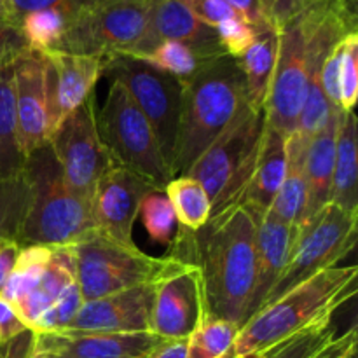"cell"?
I'll list each match as a JSON object with an SVG mask.
<instances>
[{
    "label": "cell",
    "mask_w": 358,
    "mask_h": 358,
    "mask_svg": "<svg viewBox=\"0 0 358 358\" xmlns=\"http://www.w3.org/2000/svg\"><path fill=\"white\" fill-rule=\"evenodd\" d=\"M257 219L243 206H231L198 231H177L171 257L198 266L205 289L206 318L236 324L247 320L257 275Z\"/></svg>",
    "instance_id": "cell-1"
},
{
    "label": "cell",
    "mask_w": 358,
    "mask_h": 358,
    "mask_svg": "<svg viewBox=\"0 0 358 358\" xmlns=\"http://www.w3.org/2000/svg\"><path fill=\"white\" fill-rule=\"evenodd\" d=\"M357 9L345 0H317L276 28L278 51L264 103L266 124L283 136L297 129L308 80L339 41L357 31Z\"/></svg>",
    "instance_id": "cell-2"
},
{
    "label": "cell",
    "mask_w": 358,
    "mask_h": 358,
    "mask_svg": "<svg viewBox=\"0 0 358 358\" xmlns=\"http://www.w3.org/2000/svg\"><path fill=\"white\" fill-rule=\"evenodd\" d=\"M357 266H334L262 306L238 331L226 358H252L296 332L331 320L357 294Z\"/></svg>",
    "instance_id": "cell-3"
},
{
    "label": "cell",
    "mask_w": 358,
    "mask_h": 358,
    "mask_svg": "<svg viewBox=\"0 0 358 358\" xmlns=\"http://www.w3.org/2000/svg\"><path fill=\"white\" fill-rule=\"evenodd\" d=\"M23 175L27 199L16 234L21 247H72L98 231L93 199L70 189L49 145L27 157Z\"/></svg>",
    "instance_id": "cell-4"
},
{
    "label": "cell",
    "mask_w": 358,
    "mask_h": 358,
    "mask_svg": "<svg viewBox=\"0 0 358 358\" xmlns=\"http://www.w3.org/2000/svg\"><path fill=\"white\" fill-rule=\"evenodd\" d=\"M182 86L180 124L171 164L173 177L187 173L247 105L243 76L231 56L213 59Z\"/></svg>",
    "instance_id": "cell-5"
},
{
    "label": "cell",
    "mask_w": 358,
    "mask_h": 358,
    "mask_svg": "<svg viewBox=\"0 0 358 358\" xmlns=\"http://www.w3.org/2000/svg\"><path fill=\"white\" fill-rule=\"evenodd\" d=\"M264 126V110L252 108L247 103L233 124L185 173L198 180L206 191L212 205V217L226 212L240 199L255 166Z\"/></svg>",
    "instance_id": "cell-6"
},
{
    "label": "cell",
    "mask_w": 358,
    "mask_h": 358,
    "mask_svg": "<svg viewBox=\"0 0 358 358\" xmlns=\"http://www.w3.org/2000/svg\"><path fill=\"white\" fill-rule=\"evenodd\" d=\"M96 126L115 164L135 171L159 191L173 180L152 126L119 80H112L107 100L96 114Z\"/></svg>",
    "instance_id": "cell-7"
},
{
    "label": "cell",
    "mask_w": 358,
    "mask_h": 358,
    "mask_svg": "<svg viewBox=\"0 0 358 358\" xmlns=\"http://www.w3.org/2000/svg\"><path fill=\"white\" fill-rule=\"evenodd\" d=\"M70 248L84 303L154 283L171 262L170 255L152 257L136 245L119 243L100 231Z\"/></svg>",
    "instance_id": "cell-8"
},
{
    "label": "cell",
    "mask_w": 358,
    "mask_h": 358,
    "mask_svg": "<svg viewBox=\"0 0 358 358\" xmlns=\"http://www.w3.org/2000/svg\"><path fill=\"white\" fill-rule=\"evenodd\" d=\"M154 0H112L73 10L55 51L128 56L145 35Z\"/></svg>",
    "instance_id": "cell-9"
},
{
    "label": "cell",
    "mask_w": 358,
    "mask_h": 358,
    "mask_svg": "<svg viewBox=\"0 0 358 358\" xmlns=\"http://www.w3.org/2000/svg\"><path fill=\"white\" fill-rule=\"evenodd\" d=\"M358 210H343L329 203L313 220L301 227L285 271L262 306L278 299L292 287L329 268H334L357 245Z\"/></svg>",
    "instance_id": "cell-10"
},
{
    "label": "cell",
    "mask_w": 358,
    "mask_h": 358,
    "mask_svg": "<svg viewBox=\"0 0 358 358\" xmlns=\"http://www.w3.org/2000/svg\"><path fill=\"white\" fill-rule=\"evenodd\" d=\"M105 73L119 80L131 94L152 126L161 152L171 168L182 112L184 86L180 80L128 56L107 58Z\"/></svg>",
    "instance_id": "cell-11"
},
{
    "label": "cell",
    "mask_w": 358,
    "mask_h": 358,
    "mask_svg": "<svg viewBox=\"0 0 358 358\" xmlns=\"http://www.w3.org/2000/svg\"><path fill=\"white\" fill-rule=\"evenodd\" d=\"M48 145L70 189L93 199L98 180L114 164L98 133L94 93L63 117Z\"/></svg>",
    "instance_id": "cell-12"
},
{
    "label": "cell",
    "mask_w": 358,
    "mask_h": 358,
    "mask_svg": "<svg viewBox=\"0 0 358 358\" xmlns=\"http://www.w3.org/2000/svg\"><path fill=\"white\" fill-rule=\"evenodd\" d=\"M205 318L201 271L198 266L171 257L170 266L154 282L150 332L164 341L187 339Z\"/></svg>",
    "instance_id": "cell-13"
},
{
    "label": "cell",
    "mask_w": 358,
    "mask_h": 358,
    "mask_svg": "<svg viewBox=\"0 0 358 358\" xmlns=\"http://www.w3.org/2000/svg\"><path fill=\"white\" fill-rule=\"evenodd\" d=\"M42 55L49 138L63 117L93 94L98 79L105 73L107 58L63 51H48Z\"/></svg>",
    "instance_id": "cell-14"
},
{
    "label": "cell",
    "mask_w": 358,
    "mask_h": 358,
    "mask_svg": "<svg viewBox=\"0 0 358 358\" xmlns=\"http://www.w3.org/2000/svg\"><path fill=\"white\" fill-rule=\"evenodd\" d=\"M150 191H156V187L145 178L121 164H112L101 175L93 192L96 229L119 243L135 245L133 224L138 217L140 201Z\"/></svg>",
    "instance_id": "cell-15"
},
{
    "label": "cell",
    "mask_w": 358,
    "mask_h": 358,
    "mask_svg": "<svg viewBox=\"0 0 358 358\" xmlns=\"http://www.w3.org/2000/svg\"><path fill=\"white\" fill-rule=\"evenodd\" d=\"M154 283L86 301L63 332L73 334H128L150 332Z\"/></svg>",
    "instance_id": "cell-16"
},
{
    "label": "cell",
    "mask_w": 358,
    "mask_h": 358,
    "mask_svg": "<svg viewBox=\"0 0 358 358\" xmlns=\"http://www.w3.org/2000/svg\"><path fill=\"white\" fill-rule=\"evenodd\" d=\"M17 138L24 159L48 145V107L44 86V55L24 49L13 62Z\"/></svg>",
    "instance_id": "cell-17"
},
{
    "label": "cell",
    "mask_w": 358,
    "mask_h": 358,
    "mask_svg": "<svg viewBox=\"0 0 358 358\" xmlns=\"http://www.w3.org/2000/svg\"><path fill=\"white\" fill-rule=\"evenodd\" d=\"M164 41L182 42L208 59L227 56L220 45L215 28L199 21L184 0H154L145 35L128 58L145 55Z\"/></svg>",
    "instance_id": "cell-18"
},
{
    "label": "cell",
    "mask_w": 358,
    "mask_h": 358,
    "mask_svg": "<svg viewBox=\"0 0 358 358\" xmlns=\"http://www.w3.org/2000/svg\"><path fill=\"white\" fill-rule=\"evenodd\" d=\"M35 339L55 358H149L166 343L152 332H128V334L58 332V334H35Z\"/></svg>",
    "instance_id": "cell-19"
},
{
    "label": "cell",
    "mask_w": 358,
    "mask_h": 358,
    "mask_svg": "<svg viewBox=\"0 0 358 358\" xmlns=\"http://www.w3.org/2000/svg\"><path fill=\"white\" fill-rule=\"evenodd\" d=\"M299 234L301 226L282 222L268 212L257 220V236H255L257 275H255V287L247 311V320L261 310L271 289L283 275L299 240Z\"/></svg>",
    "instance_id": "cell-20"
},
{
    "label": "cell",
    "mask_w": 358,
    "mask_h": 358,
    "mask_svg": "<svg viewBox=\"0 0 358 358\" xmlns=\"http://www.w3.org/2000/svg\"><path fill=\"white\" fill-rule=\"evenodd\" d=\"M287 171V136L269 124L262 131L255 166L250 178L234 206L250 210L255 219H261L275 201Z\"/></svg>",
    "instance_id": "cell-21"
},
{
    "label": "cell",
    "mask_w": 358,
    "mask_h": 358,
    "mask_svg": "<svg viewBox=\"0 0 358 358\" xmlns=\"http://www.w3.org/2000/svg\"><path fill=\"white\" fill-rule=\"evenodd\" d=\"M339 112H341L339 108L332 112V115L329 117V121L325 122L324 128H322L320 131L310 140V143H308L306 163H304L308 201L303 226H306L310 220H313L315 217L329 205V199H331Z\"/></svg>",
    "instance_id": "cell-22"
},
{
    "label": "cell",
    "mask_w": 358,
    "mask_h": 358,
    "mask_svg": "<svg viewBox=\"0 0 358 358\" xmlns=\"http://www.w3.org/2000/svg\"><path fill=\"white\" fill-rule=\"evenodd\" d=\"M358 138L355 112H339L334 173L329 203L343 210H358Z\"/></svg>",
    "instance_id": "cell-23"
},
{
    "label": "cell",
    "mask_w": 358,
    "mask_h": 358,
    "mask_svg": "<svg viewBox=\"0 0 358 358\" xmlns=\"http://www.w3.org/2000/svg\"><path fill=\"white\" fill-rule=\"evenodd\" d=\"M308 142H304L297 133L287 136V171L283 184L273 201L271 213L275 219L287 224L303 226L304 213H306L308 189H306V163Z\"/></svg>",
    "instance_id": "cell-24"
},
{
    "label": "cell",
    "mask_w": 358,
    "mask_h": 358,
    "mask_svg": "<svg viewBox=\"0 0 358 358\" xmlns=\"http://www.w3.org/2000/svg\"><path fill=\"white\" fill-rule=\"evenodd\" d=\"M73 280H76V262H73L72 248L56 247L37 287L13 306L28 331H31L38 317L58 299L62 290Z\"/></svg>",
    "instance_id": "cell-25"
},
{
    "label": "cell",
    "mask_w": 358,
    "mask_h": 358,
    "mask_svg": "<svg viewBox=\"0 0 358 358\" xmlns=\"http://www.w3.org/2000/svg\"><path fill=\"white\" fill-rule=\"evenodd\" d=\"M276 51H278L276 28H262L257 30V37L250 48L236 59L245 80L247 103L257 110H264L269 83L275 70Z\"/></svg>",
    "instance_id": "cell-26"
},
{
    "label": "cell",
    "mask_w": 358,
    "mask_h": 358,
    "mask_svg": "<svg viewBox=\"0 0 358 358\" xmlns=\"http://www.w3.org/2000/svg\"><path fill=\"white\" fill-rule=\"evenodd\" d=\"M13 62L7 59L0 63V180L17 178L27 163L17 138Z\"/></svg>",
    "instance_id": "cell-27"
},
{
    "label": "cell",
    "mask_w": 358,
    "mask_h": 358,
    "mask_svg": "<svg viewBox=\"0 0 358 358\" xmlns=\"http://www.w3.org/2000/svg\"><path fill=\"white\" fill-rule=\"evenodd\" d=\"M175 219L185 231H198L212 217V205L203 185L189 175L175 177L164 187Z\"/></svg>",
    "instance_id": "cell-28"
},
{
    "label": "cell",
    "mask_w": 358,
    "mask_h": 358,
    "mask_svg": "<svg viewBox=\"0 0 358 358\" xmlns=\"http://www.w3.org/2000/svg\"><path fill=\"white\" fill-rule=\"evenodd\" d=\"M52 247H44V245H28V247H21L20 255L16 259V266H14L13 273L7 278L6 285H3L0 297L3 301L14 306L20 303L27 294L37 287L41 282L42 275H44L45 268H48L49 261L52 257Z\"/></svg>",
    "instance_id": "cell-29"
},
{
    "label": "cell",
    "mask_w": 358,
    "mask_h": 358,
    "mask_svg": "<svg viewBox=\"0 0 358 358\" xmlns=\"http://www.w3.org/2000/svg\"><path fill=\"white\" fill-rule=\"evenodd\" d=\"M133 58L140 59V62L159 70V72L175 77L180 83H185V80L198 76L208 63L213 62V59L198 55L194 49L177 41H164L157 44L152 51L133 56Z\"/></svg>",
    "instance_id": "cell-30"
},
{
    "label": "cell",
    "mask_w": 358,
    "mask_h": 358,
    "mask_svg": "<svg viewBox=\"0 0 358 358\" xmlns=\"http://www.w3.org/2000/svg\"><path fill=\"white\" fill-rule=\"evenodd\" d=\"M336 338V329L331 320L318 322L290 338L262 350L252 358H313Z\"/></svg>",
    "instance_id": "cell-31"
},
{
    "label": "cell",
    "mask_w": 358,
    "mask_h": 358,
    "mask_svg": "<svg viewBox=\"0 0 358 358\" xmlns=\"http://www.w3.org/2000/svg\"><path fill=\"white\" fill-rule=\"evenodd\" d=\"M69 17V13L55 7L34 10L20 21V31L23 34L28 48L34 51H55L58 42L62 41Z\"/></svg>",
    "instance_id": "cell-32"
},
{
    "label": "cell",
    "mask_w": 358,
    "mask_h": 358,
    "mask_svg": "<svg viewBox=\"0 0 358 358\" xmlns=\"http://www.w3.org/2000/svg\"><path fill=\"white\" fill-rule=\"evenodd\" d=\"M236 324L220 318H205L187 338L185 358H226L236 339Z\"/></svg>",
    "instance_id": "cell-33"
},
{
    "label": "cell",
    "mask_w": 358,
    "mask_h": 358,
    "mask_svg": "<svg viewBox=\"0 0 358 358\" xmlns=\"http://www.w3.org/2000/svg\"><path fill=\"white\" fill-rule=\"evenodd\" d=\"M138 217L142 219L150 240L161 245H171L175 238L177 219H175L173 208H171L164 191L156 189L143 196V199L140 201Z\"/></svg>",
    "instance_id": "cell-34"
},
{
    "label": "cell",
    "mask_w": 358,
    "mask_h": 358,
    "mask_svg": "<svg viewBox=\"0 0 358 358\" xmlns=\"http://www.w3.org/2000/svg\"><path fill=\"white\" fill-rule=\"evenodd\" d=\"M83 304V294H80L77 282L73 280L62 290L58 299L38 317V320L31 327V332H35V334H58V332L66 331V327L72 324Z\"/></svg>",
    "instance_id": "cell-35"
},
{
    "label": "cell",
    "mask_w": 358,
    "mask_h": 358,
    "mask_svg": "<svg viewBox=\"0 0 358 358\" xmlns=\"http://www.w3.org/2000/svg\"><path fill=\"white\" fill-rule=\"evenodd\" d=\"M334 110H338V108L327 100V96L322 91L318 73H313L308 80L306 98H304L303 108H301L299 119H297L296 133L304 142L310 143V140L324 128Z\"/></svg>",
    "instance_id": "cell-36"
},
{
    "label": "cell",
    "mask_w": 358,
    "mask_h": 358,
    "mask_svg": "<svg viewBox=\"0 0 358 358\" xmlns=\"http://www.w3.org/2000/svg\"><path fill=\"white\" fill-rule=\"evenodd\" d=\"M27 199V182L21 173L13 180H0V238L16 241Z\"/></svg>",
    "instance_id": "cell-37"
},
{
    "label": "cell",
    "mask_w": 358,
    "mask_h": 358,
    "mask_svg": "<svg viewBox=\"0 0 358 358\" xmlns=\"http://www.w3.org/2000/svg\"><path fill=\"white\" fill-rule=\"evenodd\" d=\"M358 98V31L345 37L343 59L339 66V110H355Z\"/></svg>",
    "instance_id": "cell-38"
},
{
    "label": "cell",
    "mask_w": 358,
    "mask_h": 358,
    "mask_svg": "<svg viewBox=\"0 0 358 358\" xmlns=\"http://www.w3.org/2000/svg\"><path fill=\"white\" fill-rule=\"evenodd\" d=\"M215 31L224 52L234 59L240 58L257 37V30L252 24H248L241 16L222 21L215 28Z\"/></svg>",
    "instance_id": "cell-39"
},
{
    "label": "cell",
    "mask_w": 358,
    "mask_h": 358,
    "mask_svg": "<svg viewBox=\"0 0 358 358\" xmlns=\"http://www.w3.org/2000/svg\"><path fill=\"white\" fill-rule=\"evenodd\" d=\"M343 48H345V38L339 41L334 49L329 52V56L322 63L320 72H318L322 91L336 108H339V66H341L343 59Z\"/></svg>",
    "instance_id": "cell-40"
},
{
    "label": "cell",
    "mask_w": 358,
    "mask_h": 358,
    "mask_svg": "<svg viewBox=\"0 0 358 358\" xmlns=\"http://www.w3.org/2000/svg\"><path fill=\"white\" fill-rule=\"evenodd\" d=\"M184 2L199 21L212 28H217L222 21L240 16L226 0H184Z\"/></svg>",
    "instance_id": "cell-41"
},
{
    "label": "cell",
    "mask_w": 358,
    "mask_h": 358,
    "mask_svg": "<svg viewBox=\"0 0 358 358\" xmlns=\"http://www.w3.org/2000/svg\"><path fill=\"white\" fill-rule=\"evenodd\" d=\"M6 3L7 21L17 28H20V21L34 10L55 7V9L65 10L70 16L73 14V0H6Z\"/></svg>",
    "instance_id": "cell-42"
},
{
    "label": "cell",
    "mask_w": 358,
    "mask_h": 358,
    "mask_svg": "<svg viewBox=\"0 0 358 358\" xmlns=\"http://www.w3.org/2000/svg\"><path fill=\"white\" fill-rule=\"evenodd\" d=\"M0 358H55L49 352H45L35 339L31 331L23 332L14 338L7 345L0 346Z\"/></svg>",
    "instance_id": "cell-43"
},
{
    "label": "cell",
    "mask_w": 358,
    "mask_h": 358,
    "mask_svg": "<svg viewBox=\"0 0 358 358\" xmlns=\"http://www.w3.org/2000/svg\"><path fill=\"white\" fill-rule=\"evenodd\" d=\"M313 2H317V0H262L273 28H278L280 24H283L287 20L296 16L299 10H303L304 7Z\"/></svg>",
    "instance_id": "cell-44"
},
{
    "label": "cell",
    "mask_w": 358,
    "mask_h": 358,
    "mask_svg": "<svg viewBox=\"0 0 358 358\" xmlns=\"http://www.w3.org/2000/svg\"><path fill=\"white\" fill-rule=\"evenodd\" d=\"M24 49H28V44L20 28L0 20V63L14 59Z\"/></svg>",
    "instance_id": "cell-45"
},
{
    "label": "cell",
    "mask_w": 358,
    "mask_h": 358,
    "mask_svg": "<svg viewBox=\"0 0 358 358\" xmlns=\"http://www.w3.org/2000/svg\"><path fill=\"white\" fill-rule=\"evenodd\" d=\"M358 348V332L355 327L346 331L345 334L336 336L324 350L317 353L313 358H357Z\"/></svg>",
    "instance_id": "cell-46"
},
{
    "label": "cell",
    "mask_w": 358,
    "mask_h": 358,
    "mask_svg": "<svg viewBox=\"0 0 358 358\" xmlns=\"http://www.w3.org/2000/svg\"><path fill=\"white\" fill-rule=\"evenodd\" d=\"M226 2L229 3V6L233 7L248 24H252L255 30H262V28L271 27L262 0H226Z\"/></svg>",
    "instance_id": "cell-47"
},
{
    "label": "cell",
    "mask_w": 358,
    "mask_h": 358,
    "mask_svg": "<svg viewBox=\"0 0 358 358\" xmlns=\"http://www.w3.org/2000/svg\"><path fill=\"white\" fill-rule=\"evenodd\" d=\"M27 331V325L17 317L16 310L0 297V346L7 345Z\"/></svg>",
    "instance_id": "cell-48"
},
{
    "label": "cell",
    "mask_w": 358,
    "mask_h": 358,
    "mask_svg": "<svg viewBox=\"0 0 358 358\" xmlns=\"http://www.w3.org/2000/svg\"><path fill=\"white\" fill-rule=\"evenodd\" d=\"M21 245L10 238H0V292L6 285L7 278L16 266V259L20 255Z\"/></svg>",
    "instance_id": "cell-49"
},
{
    "label": "cell",
    "mask_w": 358,
    "mask_h": 358,
    "mask_svg": "<svg viewBox=\"0 0 358 358\" xmlns=\"http://www.w3.org/2000/svg\"><path fill=\"white\" fill-rule=\"evenodd\" d=\"M185 353H187V339H175L164 343L149 358H185Z\"/></svg>",
    "instance_id": "cell-50"
},
{
    "label": "cell",
    "mask_w": 358,
    "mask_h": 358,
    "mask_svg": "<svg viewBox=\"0 0 358 358\" xmlns=\"http://www.w3.org/2000/svg\"><path fill=\"white\" fill-rule=\"evenodd\" d=\"M101 2H112V0H73V10L80 9V7L94 6V3H101Z\"/></svg>",
    "instance_id": "cell-51"
},
{
    "label": "cell",
    "mask_w": 358,
    "mask_h": 358,
    "mask_svg": "<svg viewBox=\"0 0 358 358\" xmlns=\"http://www.w3.org/2000/svg\"><path fill=\"white\" fill-rule=\"evenodd\" d=\"M0 20L7 21V3L6 0H0ZM9 23V21H7Z\"/></svg>",
    "instance_id": "cell-52"
},
{
    "label": "cell",
    "mask_w": 358,
    "mask_h": 358,
    "mask_svg": "<svg viewBox=\"0 0 358 358\" xmlns=\"http://www.w3.org/2000/svg\"><path fill=\"white\" fill-rule=\"evenodd\" d=\"M346 3H348L350 7H353V9H357V6H358V0H345Z\"/></svg>",
    "instance_id": "cell-53"
}]
</instances>
